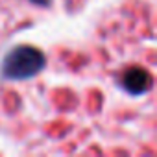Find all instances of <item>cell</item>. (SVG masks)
Returning a JSON list of instances; mask_svg holds the SVG:
<instances>
[{
	"label": "cell",
	"instance_id": "cell-1",
	"mask_svg": "<svg viewBox=\"0 0 157 157\" xmlns=\"http://www.w3.org/2000/svg\"><path fill=\"white\" fill-rule=\"evenodd\" d=\"M46 65L48 59L41 48L21 43L8 48L0 59V80L10 83L30 82L46 68Z\"/></svg>",
	"mask_w": 157,
	"mask_h": 157
},
{
	"label": "cell",
	"instance_id": "cell-2",
	"mask_svg": "<svg viewBox=\"0 0 157 157\" xmlns=\"http://www.w3.org/2000/svg\"><path fill=\"white\" fill-rule=\"evenodd\" d=\"M117 85L128 96L140 98V96H144V94H148L151 91L153 78H151V74H150V70L146 67L131 65V67H126L120 72L118 80H117Z\"/></svg>",
	"mask_w": 157,
	"mask_h": 157
},
{
	"label": "cell",
	"instance_id": "cell-3",
	"mask_svg": "<svg viewBox=\"0 0 157 157\" xmlns=\"http://www.w3.org/2000/svg\"><path fill=\"white\" fill-rule=\"evenodd\" d=\"M28 2H30L32 6H37V8H43V10H48V8H52L54 0H28Z\"/></svg>",
	"mask_w": 157,
	"mask_h": 157
}]
</instances>
